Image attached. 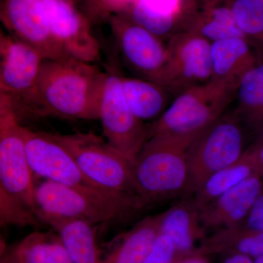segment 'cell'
Instances as JSON below:
<instances>
[{"instance_id": "cell-1", "label": "cell", "mask_w": 263, "mask_h": 263, "mask_svg": "<svg viewBox=\"0 0 263 263\" xmlns=\"http://www.w3.org/2000/svg\"><path fill=\"white\" fill-rule=\"evenodd\" d=\"M106 72L76 59L44 60L37 81L40 115L99 120Z\"/></svg>"}, {"instance_id": "cell-2", "label": "cell", "mask_w": 263, "mask_h": 263, "mask_svg": "<svg viewBox=\"0 0 263 263\" xmlns=\"http://www.w3.org/2000/svg\"><path fill=\"white\" fill-rule=\"evenodd\" d=\"M34 199L41 223L52 219H79L96 224L119 222L147 206L134 194L95 186H69L45 181L35 186Z\"/></svg>"}, {"instance_id": "cell-3", "label": "cell", "mask_w": 263, "mask_h": 263, "mask_svg": "<svg viewBox=\"0 0 263 263\" xmlns=\"http://www.w3.org/2000/svg\"><path fill=\"white\" fill-rule=\"evenodd\" d=\"M35 185L22 125L11 105L0 114V215L4 224L37 226Z\"/></svg>"}, {"instance_id": "cell-4", "label": "cell", "mask_w": 263, "mask_h": 263, "mask_svg": "<svg viewBox=\"0 0 263 263\" xmlns=\"http://www.w3.org/2000/svg\"><path fill=\"white\" fill-rule=\"evenodd\" d=\"M202 131L154 135L145 142L133 160V175L137 195L146 205L184 194L189 150Z\"/></svg>"}, {"instance_id": "cell-5", "label": "cell", "mask_w": 263, "mask_h": 263, "mask_svg": "<svg viewBox=\"0 0 263 263\" xmlns=\"http://www.w3.org/2000/svg\"><path fill=\"white\" fill-rule=\"evenodd\" d=\"M238 81L211 80L185 90L149 125L148 138L157 134H191L203 130L224 115L235 98Z\"/></svg>"}, {"instance_id": "cell-6", "label": "cell", "mask_w": 263, "mask_h": 263, "mask_svg": "<svg viewBox=\"0 0 263 263\" xmlns=\"http://www.w3.org/2000/svg\"><path fill=\"white\" fill-rule=\"evenodd\" d=\"M51 134L70 152L91 184L138 195L133 180V162L101 137L94 133Z\"/></svg>"}, {"instance_id": "cell-7", "label": "cell", "mask_w": 263, "mask_h": 263, "mask_svg": "<svg viewBox=\"0 0 263 263\" xmlns=\"http://www.w3.org/2000/svg\"><path fill=\"white\" fill-rule=\"evenodd\" d=\"M243 138L236 114L223 115L197 136L188 153L184 195L193 196L209 176L243 155Z\"/></svg>"}, {"instance_id": "cell-8", "label": "cell", "mask_w": 263, "mask_h": 263, "mask_svg": "<svg viewBox=\"0 0 263 263\" xmlns=\"http://www.w3.org/2000/svg\"><path fill=\"white\" fill-rule=\"evenodd\" d=\"M212 43L186 30L176 34L166 46L163 65L152 82L179 95L212 79Z\"/></svg>"}, {"instance_id": "cell-9", "label": "cell", "mask_w": 263, "mask_h": 263, "mask_svg": "<svg viewBox=\"0 0 263 263\" xmlns=\"http://www.w3.org/2000/svg\"><path fill=\"white\" fill-rule=\"evenodd\" d=\"M122 76L107 72L99 119L105 141L133 162L148 138L149 125L136 117L123 93Z\"/></svg>"}, {"instance_id": "cell-10", "label": "cell", "mask_w": 263, "mask_h": 263, "mask_svg": "<svg viewBox=\"0 0 263 263\" xmlns=\"http://www.w3.org/2000/svg\"><path fill=\"white\" fill-rule=\"evenodd\" d=\"M43 60L29 45L0 32V84L15 114L24 105L40 115L37 81Z\"/></svg>"}, {"instance_id": "cell-11", "label": "cell", "mask_w": 263, "mask_h": 263, "mask_svg": "<svg viewBox=\"0 0 263 263\" xmlns=\"http://www.w3.org/2000/svg\"><path fill=\"white\" fill-rule=\"evenodd\" d=\"M22 134L33 175L69 186L93 185L84 177L70 152L51 133L34 132L22 126Z\"/></svg>"}, {"instance_id": "cell-12", "label": "cell", "mask_w": 263, "mask_h": 263, "mask_svg": "<svg viewBox=\"0 0 263 263\" xmlns=\"http://www.w3.org/2000/svg\"><path fill=\"white\" fill-rule=\"evenodd\" d=\"M5 15L14 37L39 52L44 60L68 58L51 32L41 0H8Z\"/></svg>"}, {"instance_id": "cell-13", "label": "cell", "mask_w": 263, "mask_h": 263, "mask_svg": "<svg viewBox=\"0 0 263 263\" xmlns=\"http://www.w3.org/2000/svg\"><path fill=\"white\" fill-rule=\"evenodd\" d=\"M57 42L67 57L89 63L100 60L98 39L64 0H41Z\"/></svg>"}, {"instance_id": "cell-14", "label": "cell", "mask_w": 263, "mask_h": 263, "mask_svg": "<svg viewBox=\"0 0 263 263\" xmlns=\"http://www.w3.org/2000/svg\"><path fill=\"white\" fill-rule=\"evenodd\" d=\"M114 30L126 65L140 79L153 81L165 60L166 46L157 36L132 20L116 21Z\"/></svg>"}, {"instance_id": "cell-15", "label": "cell", "mask_w": 263, "mask_h": 263, "mask_svg": "<svg viewBox=\"0 0 263 263\" xmlns=\"http://www.w3.org/2000/svg\"><path fill=\"white\" fill-rule=\"evenodd\" d=\"M262 192L263 179L256 172L200 210V223L226 229L239 228Z\"/></svg>"}, {"instance_id": "cell-16", "label": "cell", "mask_w": 263, "mask_h": 263, "mask_svg": "<svg viewBox=\"0 0 263 263\" xmlns=\"http://www.w3.org/2000/svg\"><path fill=\"white\" fill-rule=\"evenodd\" d=\"M190 14L186 30L196 33L211 43L229 38L246 39L235 18L231 0H195Z\"/></svg>"}, {"instance_id": "cell-17", "label": "cell", "mask_w": 263, "mask_h": 263, "mask_svg": "<svg viewBox=\"0 0 263 263\" xmlns=\"http://www.w3.org/2000/svg\"><path fill=\"white\" fill-rule=\"evenodd\" d=\"M191 8L190 0H136L131 20L159 37L169 34Z\"/></svg>"}, {"instance_id": "cell-18", "label": "cell", "mask_w": 263, "mask_h": 263, "mask_svg": "<svg viewBox=\"0 0 263 263\" xmlns=\"http://www.w3.org/2000/svg\"><path fill=\"white\" fill-rule=\"evenodd\" d=\"M212 79H234L255 65V59L245 38L235 37L214 41L211 44Z\"/></svg>"}, {"instance_id": "cell-19", "label": "cell", "mask_w": 263, "mask_h": 263, "mask_svg": "<svg viewBox=\"0 0 263 263\" xmlns=\"http://www.w3.org/2000/svg\"><path fill=\"white\" fill-rule=\"evenodd\" d=\"M45 224L56 230L72 262L102 263L95 226L79 219H52Z\"/></svg>"}, {"instance_id": "cell-20", "label": "cell", "mask_w": 263, "mask_h": 263, "mask_svg": "<svg viewBox=\"0 0 263 263\" xmlns=\"http://www.w3.org/2000/svg\"><path fill=\"white\" fill-rule=\"evenodd\" d=\"M257 172L253 151L246 152L238 162L219 170L209 176L200 190L193 195L198 212L212 203L217 197Z\"/></svg>"}, {"instance_id": "cell-21", "label": "cell", "mask_w": 263, "mask_h": 263, "mask_svg": "<svg viewBox=\"0 0 263 263\" xmlns=\"http://www.w3.org/2000/svg\"><path fill=\"white\" fill-rule=\"evenodd\" d=\"M126 101L136 117L143 122L158 119L167 103L166 90L160 85L140 78L122 77Z\"/></svg>"}, {"instance_id": "cell-22", "label": "cell", "mask_w": 263, "mask_h": 263, "mask_svg": "<svg viewBox=\"0 0 263 263\" xmlns=\"http://www.w3.org/2000/svg\"><path fill=\"white\" fill-rule=\"evenodd\" d=\"M162 213L138 221L126 235L120 247L108 257V263H143L160 233Z\"/></svg>"}, {"instance_id": "cell-23", "label": "cell", "mask_w": 263, "mask_h": 263, "mask_svg": "<svg viewBox=\"0 0 263 263\" xmlns=\"http://www.w3.org/2000/svg\"><path fill=\"white\" fill-rule=\"evenodd\" d=\"M10 257L16 263H73L59 235L43 232L26 237Z\"/></svg>"}, {"instance_id": "cell-24", "label": "cell", "mask_w": 263, "mask_h": 263, "mask_svg": "<svg viewBox=\"0 0 263 263\" xmlns=\"http://www.w3.org/2000/svg\"><path fill=\"white\" fill-rule=\"evenodd\" d=\"M198 224L201 223L193 200L182 202L162 213L160 233L172 240L175 248L186 251L191 248L193 233Z\"/></svg>"}, {"instance_id": "cell-25", "label": "cell", "mask_w": 263, "mask_h": 263, "mask_svg": "<svg viewBox=\"0 0 263 263\" xmlns=\"http://www.w3.org/2000/svg\"><path fill=\"white\" fill-rule=\"evenodd\" d=\"M235 96L238 102L237 114L254 124L262 120L263 64L254 65L241 76Z\"/></svg>"}, {"instance_id": "cell-26", "label": "cell", "mask_w": 263, "mask_h": 263, "mask_svg": "<svg viewBox=\"0 0 263 263\" xmlns=\"http://www.w3.org/2000/svg\"><path fill=\"white\" fill-rule=\"evenodd\" d=\"M231 6L247 41L263 43V0H231Z\"/></svg>"}, {"instance_id": "cell-27", "label": "cell", "mask_w": 263, "mask_h": 263, "mask_svg": "<svg viewBox=\"0 0 263 263\" xmlns=\"http://www.w3.org/2000/svg\"><path fill=\"white\" fill-rule=\"evenodd\" d=\"M235 237V249L239 254L258 257L263 256V231L239 228L227 229Z\"/></svg>"}, {"instance_id": "cell-28", "label": "cell", "mask_w": 263, "mask_h": 263, "mask_svg": "<svg viewBox=\"0 0 263 263\" xmlns=\"http://www.w3.org/2000/svg\"><path fill=\"white\" fill-rule=\"evenodd\" d=\"M175 249L172 240L160 233L143 263H171Z\"/></svg>"}, {"instance_id": "cell-29", "label": "cell", "mask_w": 263, "mask_h": 263, "mask_svg": "<svg viewBox=\"0 0 263 263\" xmlns=\"http://www.w3.org/2000/svg\"><path fill=\"white\" fill-rule=\"evenodd\" d=\"M243 224L246 229L263 231V192L257 197Z\"/></svg>"}, {"instance_id": "cell-30", "label": "cell", "mask_w": 263, "mask_h": 263, "mask_svg": "<svg viewBox=\"0 0 263 263\" xmlns=\"http://www.w3.org/2000/svg\"><path fill=\"white\" fill-rule=\"evenodd\" d=\"M253 151L256 162H257V172L263 179V143Z\"/></svg>"}, {"instance_id": "cell-31", "label": "cell", "mask_w": 263, "mask_h": 263, "mask_svg": "<svg viewBox=\"0 0 263 263\" xmlns=\"http://www.w3.org/2000/svg\"><path fill=\"white\" fill-rule=\"evenodd\" d=\"M224 263H255L249 258V256L242 254H237L226 259Z\"/></svg>"}, {"instance_id": "cell-32", "label": "cell", "mask_w": 263, "mask_h": 263, "mask_svg": "<svg viewBox=\"0 0 263 263\" xmlns=\"http://www.w3.org/2000/svg\"><path fill=\"white\" fill-rule=\"evenodd\" d=\"M12 105L10 99L5 95L3 88H2L1 84H0V114L5 110L7 107Z\"/></svg>"}, {"instance_id": "cell-33", "label": "cell", "mask_w": 263, "mask_h": 263, "mask_svg": "<svg viewBox=\"0 0 263 263\" xmlns=\"http://www.w3.org/2000/svg\"><path fill=\"white\" fill-rule=\"evenodd\" d=\"M5 247H6V246H5L4 238H3V236L0 234V257L4 254Z\"/></svg>"}, {"instance_id": "cell-34", "label": "cell", "mask_w": 263, "mask_h": 263, "mask_svg": "<svg viewBox=\"0 0 263 263\" xmlns=\"http://www.w3.org/2000/svg\"><path fill=\"white\" fill-rule=\"evenodd\" d=\"M0 263H16V262H15V261L13 260V259H12L10 256V257H7V258L1 259V260H0Z\"/></svg>"}, {"instance_id": "cell-35", "label": "cell", "mask_w": 263, "mask_h": 263, "mask_svg": "<svg viewBox=\"0 0 263 263\" xmlns=\"http://www.w3.org/2000/svg\"><path fill=\"white\" fill-rule=\"evenodd\" d=\"M254 262L263 263V256H260V257H256V259H254Z\"/></svg>"}, {"instance_id": "cell-36", "label": "cell", "mask_w": 263, "mask_h": 263, "mask_svg": "<svg viewBox=\"0 0 263 263\" xmlns=\"http://www.w3.org/2000/svg\"><path fill=\"white\" fill-rule=\"evenodd\" d=\"M185 263H202L200 262V261L198 260H190L188 261V262H185Z\"/></svg>"}, {"instance_id": "cell-37", "label": "cell", "mask_w": 263, "mask_h": 263, "mask_svg": "<svg viewBox=\"0 0 263 263\" xmlns=\"http://www.w3.org/2000/svg\"><path fill=\"white\" fill-rule=\"evenodd\" d=\"M3 226H4V224H3V221L2 220L1 215H0V228Z\"/></svg>"}, {"instance_id": "cell-38", "label": "cell", "mask_w": 263, "mask_h": 263, "mask_svg": "<svg viewBox=\"0 0 263 263\" xmlns=\"http://www.w3.org/2000/svg\"><path fill=\"white\" fill-rule=\"evenodd\" d=\"M122 1H127V2H132V1H133V2H134V3H135V2L136 1V0H122Z\"/></svg>"}]
</instances>
